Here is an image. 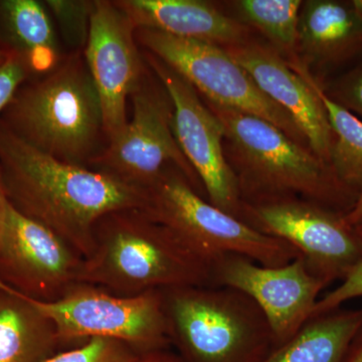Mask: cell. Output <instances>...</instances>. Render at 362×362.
Masks as SVG:
<instances>
[{
  "instance_id": "8",
  "label": "cell",
  "mask_w": 362,
  "mask_h": 362,
  "mask_svg": "<svg viewBox=\"0 0 362 362\" xmlns=\"http://www.w3.org/2000/svg\"><path fill=\"white\" fill-rule=\"evenodd\" d=\"M136 40L189 83L206 103L264 119L306 147V138L292 117L259 89L225 47L150 28H136Z\"/></svg>"
},
{
  "instance_id": "4",
  "label": "cell",
  "mask_w": 362,
  "mask_h": 362,
  "mask_svg": "<svg viewBox=\"0 0 362 362\" xmlns=\"http://www.w3.org/2000/svg\"><path fill=\"white\" fill-rule=\"evenodd\" d=\"M220 119L235 153L243 201L298 197L346 214L357 199L324 163L273 124L250 114L206 103Z\"/></svg>"
},
{
  "instance_id": "27",
  "label": "cell",
  "mask_w": 362,
  "mask_h": 362,
  "mask_svg": "<svg viewBox=\"0 0 362 362\" xmlns=\"http://www.w3.org/2000/svg\"><path fill=\"white\" fill-rule=\"evenodd\" d=\"M329 97L362 120V65L337 81Z\"/></svg>"
},
{
  "instance_id": "13",
  "label": "cell",
  "mask_w": 362,
  "mask_h": 362,
  "mask_svg": "<svg viewBox=\"0 0 362 362\" xmlns=\"http://www.w3.org/2000/svg\"><path fill=\"white\" fill-rule=\"evenodd\" d=\"M211 279L213 286L239 290L258 305L270 324L275 349L310 319L327 287L301 256L286 265L266 267L242 255L225 254L214 262Z\"/></svg>"
},
{
  "instance_id": "20",
  "label": "cell",
  "mask_w": 362,
  "mask_h": 362,
  "mask_svg": "<svg viewBox=\"0 0 362 362\" xmlns=\"http://www.w3.org/2000/svg\"><path fill=\"white\" fill-rule=\"evenodd\" d=\"M362 326V308L342 307L313 316L264 362H343Z\"/></svg>"
},
{
  "instance_id": "10",
  "label": "cell",
  "mask_w": 362,
  "mask_h": 362,
  "mask_svg": "<svg viewBox=\"0 0 362 362\" xmlns=\"http://www.w3.org/2000/svg\"><path fill=\"white\" fill-rule=\"evenodd\" d=\"M243 221L296 249L327 286L342 281L362 259V238L344 214L302 197L244 202Z\"/></svg>"
},
{
  "instance_id": "18",
  "label": "cell",
  "mask_w": 362,
  "mask_h": 362,
  "mask_svg": "<svg viewBox=\"0 0 362 362\" xmlns=\"http://www.w3.org/2000/svg\"><path fill=\"white\" fill-rule=\"evenodd\" d=\"M62 350L54 323L0 282V362H45Z\"/></svg>"
},
{
  "instance_id": "29",
  "label": "cell",
  "mask_w": 362,
  "mask_h": 362,
  "mask_svg": "<svg viewBox=\"0 0 362 362\" xmlns=\"http://www.w3.org/2000/svg\"><path fill=\"white\" fill-rule=\"evenodd\" d=\"M343 362H362V326L352 338Z\"/></svg>"
},
{
  "instance_id": "7",
  "label": "cell",
  "mask_w": 362,
  "mask_h": 362,
  "mask_svg": "<svg viewBox=\"0 0 362 362\" xmlns=\"http://www.w3.org/2000/svg\"><path fill=\"white\" fill-rule=\"evenodd\" d=\"M30 300L54 323L64 350L92 338L125 343L139 354L171 346L161 290L126 297L78 283L56 301Z\"/></svg>"
},
{
  "instance_id": "22",
  "label": "cell",
  "mask_w": 362,
  "mask_h": 362,
  "mask_svg": "<svg viewBox=\"0 0 362 362\" xmlns=\"http://www.w3.org/2000/svg\"><path fill=\"white\" fill-rule=\"evenodd\" d=\"M302 6L300 0H243L238 2V11L247 23L290 54L299 42Z\"/></svg>"
},
{
  "instance_id": "21",
  "label": "cell",
  "mask_w": 362,
  "mask_h": 362,
  "mask_svg": "<svg viewBox=\"0 0 362 362\" xmlns=\"http://www.w3.org/2000/svg\"><path fill=\"white\" fill-rule=\"evenodd\" d=\"M316 90L334 136L330 152L331 170L343 187L358 197L362 194V120L331 99L317 84Z\"/></svg>"
},
{
  "instance_id": "34",
  "label": "cell",
  "mask_w": 362,
  "mask_h": 362,
  "mask_svg": "<svg viewBox=\"0 0 362 362\" xmlns=\"http://www.w3.org/2000/svg\"><path fill=\"white\" fill-rule=\"evenodd\" d=\"M7 54H8V52L4 51V49H0V66L6 61Z\"/></svg>"
},
{
  "instance_id": "32",
  "label": "cell",
  "mask_w": 362,
  "mask_h": 362,
  "mask_svg": "<svg viewBox=\"0 0 362 362\" xmlns=\"http://www.w3.org/2000/svg\"><path fill=\"white\" fill-rule=\"evenodd\" d=\"M6 197L2 189L1 182H0V221H1L2 211H4V204H6Z\"/></svg>"
},
{
  "instance_id": "25",
  "label": "cell",
  "mask_w": 362,
  "mask_h": 362,
  "mask_svg": "<svg viewBox=\"0 0 362 362\" xmlns=\"http://www.w3.org/2000/svg\"><path fill=\"white\" fill-rule=\"evenodd\" d=\"M30 78L32 71L25 59L16 52H8L6 61L0 66V115L21 86Z\"/></svg>"
},
{
  "instance_id": "3",
  "label": "cell",
  "mask_w": 362,
  "mask_h": 362,
  "mask_svg": "<svg viewBox=\"0 0 362 362\" xmlns=\"http://www.w3.org/2000/svg\"><path fill=\"white\" fill-rule=\"evenodd\" d=\"M0 124L47 156L89 168L105 137L101 101L82 54L21 86Z\"/></svg>"
},
{
  "instance_id": "26",
  "label": "cell",
  "mask_w": 362,
  "mask_h": 362,
  "mask_svg": "<svg viewBox=\"0 0 362 362\" xmlns=\"http://www.w3.org/2000/svg\"><path fill=\"white\" fill-rule=\"evenodd\" d=\"M362 297V259L346 276L340 285L317 301L311 317L340 308L343 303ZM310 317V318H311Z\"/></svg>"
},
{
  "instance_id": "14",
  "label": "cell",
  "mask_w": 362,
  "mask_h": 362,
  "mask_svg": "<svg viewBox=\"0 0 362 362\" xmlns=\"http://www.w3.org/2000/svg\"><path fill=\"white\" fill-rule=\"evenodd\" d=\"M135 32L115 1H95L84 58L101 101L108 142L125 127L128 98L146 71Z\"/></svg>"
},
{
  "instance_id": "9",
  "label": "cell",
  "mask_w": 362,
  "mask_h": 362,
  "mask_svg": "<svg viewBox=\"0 0 362 362\" xmlns=\"http://www.w3.org/2000/svg\"><path fill=\"white\" fill-rule=\"evenodd\" d=\"M130 99V120L88 168L115 176L143 192L166 168L175 166L199 192L201 181L176 140L173 106L163 86L153 84L145 71Z\"/></svg>"
},
{
  "instance_id": "28",
  "label": "cell",
  "mask_w": 362,
  "mask_h": 362,
  "mask_svg": "<svg viewBox=\"0 0 362 362\" xmlns=\"http://www.w3.org/2000/svg\"><path fill=\"white\" fill-rule=\"evenodd\" d=\"M131 362H183L176 352L168 349L153 350L139 354Z\"/></svg>"
},
{
  "instance_id": "16",
  "label": "cell",
  "mask_w": 362,
  "mask_h": 362,
  "mask_svg": "<svg viewBox=\"0 0 362 362\" xmlns=\"http://www.w3.org/2000/svg\"><path fill=\"white\" fill-rule=\"evenodd\" d=\"M136 28L233 47L246 42L247 30L207 2L199 0H117Z\"/></svg>"
},
{
  "instance_id": "15",
  "label": "cell",
  "mask_w": 362,
  "mask_h": 362,
  "mask_svg": "<svg viewBox=\"0 0 362 362\" xmlns=\"http://www.w3.org/2000/svg\"><path fill=\"white\" fill-rule=\"evenodd\" d=\"M259 89L287 112L306 138L308 147L329 166L332 129L316 83L300 66H288L277 54L263 45L242 44L225 47Z\"/></svg>"
},
{
  "instance_id": "12",
  "label": "cell",
  "mask_w": 362,
  "mask_h": 362,
  "mask_svg": "<svg viewBox=\"0 0 362 362\" xmlns=\"http://www.w3.org/2000/svg\"><path fill=\"white\" fill-rule=\"evenodd\" d=\"M84 258L8 201L0 221V282L35 301L59 299L80 283Z\"/></svg>"
},
{
  "instance_id": "17",
  "label": "cell",
  "mask_w": 362,
  "mask_h": 362,
  "mask_svg": "<svg viewBox=\"0 0 362 362\" xmlns=\"http://www.w3.org/2000/svg\"><path fill=\"white\" fill-rule=\"evenodd\" d=\"M302 7L299 42L312 59L339 65L362 51V20L350 2L314 0Z\"/></svg>"
},
{
  "instance_id": "31",
  "label": "cell",
  "mask_w": 362,
  "mask_h": 362,
  "mask_svg": "<svg viewBox=\"0 0 362 362\" xmlns=\"http://www.w3.org/2000/svg\"><path fill=\"white\" fill-rule=\"evenodd\" d=\"M350 4H351L356 13L358 14L359 18L362 20V0H354V1H350Z\"/></svg>"
},
{
  "instance_id": "30",
  "label": "cell",
  "mask_w": 362,
  "mask_h": 362,
  "mask_svg": "<svg viewBox=\"0 0 362 362\" xmlns=\"http://www.w3.org/2000/svg\"><path fill=\"white\" fill-rule=\"evenodd\" d=\"M362 220V194L357 197L356 204L352 206L349 213L344 214V221L350 226L357 225Z\"/></svg>"
},
{
  "instance_id": "24",
  "label": "cell",
  "mask_w": 362,
  "mask_h": 362,
  "mask_svg": "<svg viewBox=\"0 0 362 362\" xmlns=\"http://www.w3.org/2000/svg\"><path fill=\"white\" fill-rule=\"evenodd\" d=\"M95 1L47 0L45 6L54 13L66 40L77 47H86L89 35L90 16Z\"/></svg>"
},
{
  "instance_id": "2",
  "label": "cell",
  "mask_w": 362,
  "mask_h": 362,
  "mask_svg": "<svg viewBox=\"0 0 362 362\" xmlns=\"http://www.w3.org/2000/svg\"><path fill=\"white\" fill-rule=\"evenodd\" d=\"M80 283L119 296L181 286H213L211 264L142 209H122L97 221Z\"/></svg>"
},
{
  "instance_id": "1",
  "label": "cell",
  "mask_w": 362,
  "mask_h": 362,
  "mask_svg": "<svg viewBox=\"0 0 362 362\" xmlns=\"http://www.w3.org/2000/svg\"><path fill=\"white\" fill-rule=\"evenodd\" d=\"M0 182L21 214L56 233L83 258L97 221L111 211L141 209L142 190L115 176L59 160L0 124Z\"/></svg>"
},
{
  "instance_id": "5",
  "label": "cell",
  "mask_w": 362,
  "mask_h": 362,
  "mask_svg": "<svg viewBox=\"0 0 362 362\" xmlns=\"http://www.w3.org/2000/svg\"><path fill=\"white\" fill-rule=\"evenodd\" d=\"M171 346L183 362H264L275 349L258 305L223 286L162 289Z\"/></svg>"
},
{
  "instance_id": "23",
  "label": "cell",
  "mask_w": 362,
  "mask_h": 362,
  "mask_svg": "<svg viewBox=\"0 0 362 362\" xmlns=\"http://www.w3.org/2000/svg\"><path fill=\"white\" fill-rule=\"evenodd\" d=\"M139 354L127 344L108 338H92L52 356L45 362H131Z\"/></svg>"
},
{
  "instance_id": "19",
  "label": "cell",
  "mask_w": 362,
  "mask_h": 362,
  "mask_svg": "<svg viewBox=\"0 0 362 362\" xmlns=\"http://www.w3.org/2000/svg\"><path fill=\"white\" fill-rule=\"evenodd\" d=\"M0 49L21 54L33 78L56 69L61 54L45 4L37 0H0Z\"/></svg>"
},
{
  "instance_id": "11",
  "label": "cell",
  "mask_w": 362,
  "mask_h": 362,
  "mask_svg": "<svg viewBox=\"0 0 362 362\" xmlns=\"http://www.w3.org/2000/svg\"><path fill=\"white\" fill-rule=\"evenodd\" d=\"M145 59L170 98L176 140L209 202L243 221L244 201L237 175L223 152L226 133L220 119L180 74L150 52Z\"/></svg>"
},
{
  "instance_id": "6",
  "label": "cell",
  "mask_w": 362,
  "mask_h": 362,
  "mask_svg": "<svg viewBox=\"0 0 362 362\" xmlns=\"http://www.w3.org/2000/svg\"><path fill=\"white\" fill-rule=\"evenodd\" d=\"M143 194L140 209L185 240L211 268L225 254L242 255L266 267L286 265L300 256L284 240L213 206L175 166L166 168Z\"/></svg>"
},
{
  "instance_id": "33",
  "label": "cell",
  "mask_w": 362,
  "mask_h": 362,
  "mask_svg": "<svg viewBox=\"0 0 362 362\" xmlns=\"http://www.w3.org/2000/svg\"><path fill=\"white\" fill-rule=\"evenodd\" d=\"M354 230H356V232L357 233V235H359V237L362 238V220L359 221L357 225L354 226Z\"/></svg>"
}]
</instances>
